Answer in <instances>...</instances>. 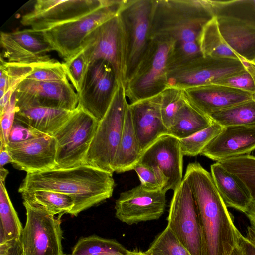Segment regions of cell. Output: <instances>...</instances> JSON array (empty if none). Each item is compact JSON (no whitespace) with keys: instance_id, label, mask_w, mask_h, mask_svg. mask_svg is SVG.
<instances>
[{"instance_id":"cell-8","label":"cell","mask_w":255,"mask_h":255,"mask_svg":"<svg viewBox=\"0 0 255 255\" xmlns=\"http://www.w3.org/2000/svg\"><path fill=\"white\" fill-rule=\"evenodd\" d=\"M98 121L77 108L67 121L52 135L57 143L56 169L85 164Z\"/></svg>"},{"instance_id":"cell-28","label":"cell","mask_w":255,"mask_h":255,"mask_svg":"<svg viewBox=\"0 0 255 255\" xmlns=\"http://www.w3.org/2000/svg\"><path fill=\"white\" fill-rule=\"evenodd\" d=\"M199 46L201 54L204 57L240 60L222 36L216 16L212 17L203 28Z\"/></svg>"},{"instance_id":"cell-44","label":"cell","mask_w":255,"mask_h":255,"mask_svg":"<svg viewBox=\"0 0 255 255\" xmlns=\"http://www.w3.org/2000/svg\"><path fill=\"white\" fill-rule=\"evenodd\" d=\"M242 255H255V230L249 227L246 236L239 234L238 244Z\"/></svg>"},{"instance_id":"cell-54","label":"cell","mask_w":255,"mask_h":255,"mask_svg":"<svg viewBox=\"0 0 255 255\" xmlns=\"http://www.w3.org/2000/svg\"></svg>"},{"instance_id":"cell-13","label":"cell","mask_w":255,"mask_h":255,"mask_svg":"<svg viewBox=\"0 0 255 255\" xmlns=\"http://www.w3.org/2000/svg\"><path fill=\"white\" fill-rule=\"evenodd\" d=\"M118 84L108 62L103 60L91 62L81 89L77 93V107L100 121L110 106Z\"/></svg>"},{"instance_id":"cell-52","label":"cell","mask_w":255,"mask_h":255,"mask_svg":"<svg viewBox=\"0 0 255 255\" xmlns=\"http://www.w3.org/2000/svg\"><path fill=\"white\" fill-rule=\"evenodd\" d=\"M246 2L255 11V0H246Z\"/></svg>"},{"instance_id":"cell-40","label":"cell","mask_w":255,"mask_h":255,"mask_svg":"<svg viewBox=\"0 0 255 255\" xmlns=\"http://www.w3.org/2000/svg\"><path fill=\"white\" fill-rule=\"evenodd\" d=\"M134 170L139 177L140 185L144 189L150 191H164L167 180L157 168L138 163Z\"/></svg>"},{"instance_id":"cell-14","label":"cell","mask_w":255,"mask_h":255,"mask_svg":"<svg viewBox=\"0 0 255 255\" xmlns=\"http://www.w3.org/2000/svg\"><path fill=\"white\" fill-rule=\"evenodd\" d=\"M107 0H38L20 22L37 31H44L85 15Z\"/></svg>"},{"instance_id":"cell-9","label":"cell","mask_w":255,"mask_h":255,"mask_svg":"<svg viewBox=\"0 0 255 255\" xmlns=\"http://www.w3.org/2000/svg\"><path fill=\"white\" fill-rule=\"evenodd\" d=\"M23 203L26 220L20 240L24 255H64L60 218L37 203Z\"/></svg>"},{"instance_id":"cell-5","label":"cell","mask_w":255,"mask_h":255,"mask_svg":"<svg viewBox=\"0 0 255 255\" xmlns=\"http://www.w3.org/2000/svg\"><path fill=\"white\" fill-rule=\"evenodd\" d=\"M128 106L125 85L120 83L108 110L98 122L85 164L112 174L114 172V160L122 136Z\"/></svg>"},{"instance_id":"cell-4","label":"cell","mask_w":255,"mask_h":255,"mask_svg":"<svg viewBox=\"0 0 255 255\" xmlns=\"http://www.w3.org/2000/svg\"><path fill=\"white\" fill-rule=\"evenodd\" d=\"M174 46L162 37L151 38L148 48L131 79L125 85L130 104L157 96L168 88V73Z\"/></svg>"},{"instance_id":"cell-33","label":"cell","mask_w":255,"mask_h":255,"mask_svg":"<svg viewBox=\"0 0 255 255\" xmlns=\"http://www.w3.org/2000/svg\"><path fill=\"white\" fill-rule=\"evenodd\" d=\"M128 251L115 240L92 235L80 238L74 247L72 255H100L113 253L124 255Z\"/></svg>"},{"instance_id":"cell-25","label":"cell","mask_w":255,"mask_h":255,"mask_svg":"<svg viewBox=\"0 0 255 255\" xmlns=\"http://www.w3.org/2000/svg\"><path fill=\"white\" fill-rule=\"evenodd\" d=\"M73 111L42 106L16 108L15 119L43 134L52 135L67 121Z\"/></svg>"},{"instance_id":"cell-31","label":"cell","mask_w":255,"mask_h":255,"mask_svg":"<svg viewBox=\"0 0 255 255\" xmlns=\"http://www.w3.org/2000/svg\"><path fill=\"white\" fill-rule=\"evenodd\" d=\"M23 199L37 203L53 215L69 214L74 206V200L70 196L61 192L39 190L21 194Z\"/></svg>"},{"instance_id":"cell-37","label":"cell","mask_w":255,"mask_h":255,"mask_svg":"<svg viewBox=\"0 0 255 255\" xmlns=\"http://www.w3.org/2000/svg\"><path fill=\"white\" fill-rule=\"evenodd\" d=\"M25 79L46 82L68 80L64 62L52 59L35 63L33 71Z\"/></svg>"},{"instance_id":"cell-6","label":"cell","mask_w":255,"mask_h":255,"mask_svg":"<svg viewBox=\"0 0 255 255\" xmlns=\"http://www.w3.org/2000/svg\"><path fill=\"white\" fill-rule=\"evenodd\" d=\"M155 0H125L118 14L126 44L125 84L133 75L151 41Z\"/></svg>"},{"instance_id":"cell-26","label":"cell","mask_w":255,"mask_h":255,"mask_svg":"<svg viewBox=\"0 0 255 255\" xmlns=\"http://www.w3.org/2000/svg\"><path fill=\"white\" fill-rule=\"evenodd\" d=\"M142 153L133 127L128 106L122 136L115 156L114 171L120 173L134 169Z\"/></svg>"},{"instance_id":"cell-30","label":"cell","mask_w":255,"mask_h":255,"mask_svg":"<svg viewBox=\"0 0 255 255\" xmlns=\"http://www.w3.org/2000/svg\"><path fill=\"white\" fill-rule=\"evenodd\" d=\"M209 117L222 127L255 126V100L216 112Z\"/></svg>"},{"instance_id":"cell-18","label":"cell","mask_w":255,"mask_h":255,"mask_svg":"<svg viewBox=\"0 0 255 255\" xmlns=\"http://www.w3.org/2000/svg\"><path fill=\"white\" fill-rule=\"evenodd\" d=\"M183 157L179 140L169 134L158 138L142 153L139 163L157 168L167 180L164 189L174 191L182 178Z\"/></svg>"},{"instance_id":"cell-49","label":"cell","mask_w":255,"mask_h":255,"mask_svg":"<svg viewBox=\"0 0 255 255\" xmlns=\"http://www.w3.org/2000/svg\"><path fill=\"white\" fill-rule=\"evenodd\" d=\"M8 171L4 167H0V181L5 182Z\"/></svg>"},{"instance_id":"cell-7","label":"cell","mask_w":255,"mask_h":255,"mask_svg":"<svg viewBox=\"0 0 255 255\" xmlns=\"http://www.w3.org/2000/svg\"><path fill=\"white\" fill-rule=\"evenodd\" d=\"M124 1L107 0L85 15L42 31L43 35L53 51L66 61L83 49L86 39L95 29L118 13Z\"/></svg>"},{"instance_id":"cell-47","label":"cell","mask_w":255,"mask_h":255,"mask_svg":"<svg viewBox=\"0 0 255 255\" xmlns=\"http://www.w3.org/2000/svg\"><path fill=\"white\" fill-rule=\"evenodd\" d=\"M245 214L250 221L251 227L255 230V200L252 201Z\"/></svg>"},{"instance_id":"cell-51","label":"cell","mask_w":255,"mask_h":255,"mask_svg":"<svg viewBox=\"0 0 255 255\" xmlns=\"http://www.w3.org/2000/svg\"><path fill=\"white\" fill-rule=\"evenodd\" d=\"M231 255H242L241 250L238 245L235 248Z\"/></svg>"},{"instance_id":"cell-43","label":"cell","mask_w":255,"mask_h":255,"mask_svg":"<svg viewBox=\"0 0 255 255\" xmlns=\"http://www.w3.org/2000/svg\"><path fill=\"white\" fill-rule=\"evenodd\" d=\"M16 113V92L12 94L7 106L0 114V138L6 144L8 143L9 135L15 120Z\"/></svg>"},{"instance_id":"cell-11","label":"cell","mask_w":255,"mask_h":255,"mask_svg":"<svg viewBox=\"0 0 255 255\" xmlns=\"http://www.w3.org/2000/svg\"><path fill=\"white\" fill-rule=\"evenodd\" d=\"M90 63L103 60L113 68L119 83H125L126 44L119 14L95 29L87 37L83 48Z\"/></svg>"},{"instance_id":"cell-36","label":"cell","mask_w":255,"mask_h":255,"mask_svg":"<svg viewBox=\"0 0 255 255\" xmlns=\"http://www.w3.org/2000/svg\"><path fill=\"white\" fill-rule=\"evenodd\" d=\"M185 102L186 99L183 90L169 87L160 93V110L162 118L168 129Z\"/></svg>"},{"instance_id":"cell-50","label":"cell","mask_w":255,"mask_h":255,"mask_svg":"<svg viewBox=\"0 0 255 255\" xmlns=\"http://www.w3.org/2000/svg\"><path fill=\"white\" fill-rule=\"evenodd\" d=\"M124 255H148L145 252H142L140 250H128L127 252Z\"/></svg>"},{"instance_id":"cell-21","label":"cell","mask_w":255,"mask_h":255,"mask_svg":"<svg viewBox=\"0 0 255 255\" xmlns=\"http://www.w3.org/2000/svg\"><path fill=\"white\" fill-rule=\"evenodd\" d=\"M5 58L9 62L32 64L51 60L53 49L42 32L25 29L9 32L3 43Z\"/></svg>"},{"instance_id":"cell-39","label":"cell","mask_w":255,"mask_h":255,"mask_svg":"<svg viewBox=\"0 0 255 255\" xmlns=\"http://www.w3.org/2000/svg\"><path fill=\"white\" fill-rule=\"evenodd\" d=\"M35 64L10 62L1 55L0 73L7 79L8 90L15 92L19 83L33 71Z\"/></svg>"},{"instance_id":"cell-16","label":"cell","mask_w":255,"mask_h":255,"mask_svg":"<svg viewBox=\"0 0 255 255\" xmlns=\"http://www.w3.org/2000/svg\"><path fill=\"white\" fill-rule=\"evenodd\" d=\"M166 193L148 191L140 185L123 192L116 201L115 216L128 225L157 220L165 209Z\"/></svg>"},{"instance_id":"cell-32","label":"cell","mask_w":255,"mask_h":255,"mask_svg":"<svg viewBox=\"0 0 255 255\" xmlns=\"http://www.w3.org/2000/svg\"><path fill=\"white\" fill-rule=\"evenodd\" d=\"M218 162L240 180L252 201L255 200V156L247 154Z\"/></svg>"},{"instance_id":"cell-41","label":"cell","mask_w":255,"mask_h":255,"mask_svg":"<svg viewBox=\"0 0 255 255\" xmlns=\"http://www.w3.org/2000/svg\"><path fill=\"white\" fill-rule=\"evenodd\" d=\"M215 84L221 85L255 94L254 80L247 69L224 78Z\"/></svg>"},{"instance_id":"cell-46","label":"cell","mask_w":255,"mask_h":255,"mask_svg":"<svg viewBox=\"0 0 255 255\" xmlns=\"http://www.w3.org/2000/svg\"><path fill=\"white\" fill-rule=\"evenodd\" d=\"M0 148V167H4L7 163H11V158L9 154L7 144L1 138Z\"/></svg>"},{"instance_id":"cell-42","label":"cell","mask_w":255,"mask_h":255,"mask_svg":"<svg viewBox=\"0 0 255 255\" xmlns=\"http://www.w3.org/2000/svg\"><path fill=\"white\" fill-rule=\"evenodd\" d=\"M44 135L45 134L27 124L15 119L9 135L8 144L22 142Z\"/></svg>"},{"instance_id":"cell-27","label":"cell","mask_w":255,"mask_h":255,"mask_svg":"<svg viewBox=\"0 0 255 255\" xmlns=\"http://www.w3.org/2000/svg\"><path fill=\"white\" fill-rule=\"evenodd\" d=\"M211 118L186 102L177 114L168 128V134L178 139L188 137L208 127Z\"/></svg>"},{"instance_id":"cell-23","label":"cell","mask_w":255,"mask_h":255,"mask_svg":"<svg viewBox=\"0 0 255 255\" xmlns=\"http://www.w3.org/2000/svg\"><path fill=\"white\" fill-rule=\"evenodd\" d=\"M216 16L227 45L241 60L252 61L255 57V19L224 14Z\"/></svg>"},{"instance_id":"cell-34","label":"cell","mask_w":255,"mask_h":255,"mask_svg":"<svg viewBox=\"0 0 255 255\" xmlns=\"http://www.w3.org/2000/svg\"><path fill=\"white\" fill-rule=\"evenodd\" d=\"M223 127L212 121L207 128L185 138L179 139L182 155L195 156L200 154L204 148L221 131Z\"/></svg>"},{"instance_id":"cell-29","label":"cell","mask_w":255,"mask_h":255,"mask_svg":"<svg viewBox=\"0 0 255 255\" xmlns=\"http://www.w3.org/2000/svg\"><path fill=\"white\" fill-rule=\"evenodd\" d=\"M0 244L20 240L23 228L9 197L5 182L0 181Z\"/></svg>"},{"instance_id":"cell-15","label":"cell","mask_w":255,"mask_h":255,"mask_svg":"<svg viewBox=\"0 0 255 255\" xmlns=\"http://www.w3.org/2000/svg\"><path fill=\"white\" fill-rule=\"evenodd\" d=\"M16 108L42 106L73 111L78 96L69 80L46 82L24 79L16 90Z\"/></svg>"},{"instance_id":"cell-10","label":"cell","mask_w":255,"mask_h":255,"mask_svg":"<svg viewBox=\"0 0 255 255\" xmlns=\"http://www.w3.org/2000/svg\"><path fill=\"white\" fill-rule=\"evenodd\" d=\"M246 69L241 60L201 56L169 69L168 87L184 90L213 84Z\"/></svg>"},{"instance_id":"cell-38","label":"cell","mask_w":255,"mask_h":255,"mask_svg":"<svg viewBox=\"0 0 255 255\" xmlns=\"http://www.w3.org/2000/svg\"><path fill=\"white\" fill-rule=\"evenodd\" d=\"M67 78L79 92L82 87L90 62L83 49L64 62Z\"/></svg>"},{"instance_id":"cell-20","label":"cell","mask_w":255,"mask_h":255,"mask_svg":"<svg viewBox=\"0 0 255 255\" xmlns=\"http://www.w3.org/2000/svg\"><path fill=\"white\" fill-rule=\"evenodd\" d=\"M254 150L255 126H229L223 127L200 154L220 162L249 154Z\"/></svg>"},{"instance_id":"cell-53","label":"cell","mask_w":255,"mask_h":255,"mask_svg":"<svg viewBox=\"0 0 255 255\" xmlns=\"http://www.w3.org/2000/svg\"><path fill=\"white\" fill-rule=\"evenodd\" d=\"M249 62V63L252 64V65L255 66V57L252 61H251L250 62Z\"/></svg>"},{"instance_id":"cell-12","label":"cell","mask_w":255,"mask_h":255,"mask_svg":"<svg viewBox=\"0 0 255 255\" xmlns=\"http://www.w3.org/2000/svg\"><path fill=\"white\" fill-rule=\"evenodd\" d=\"M167 221V226L191 255H201V230L196 205L184 177L174 191Z\"/></svg>"},{"instance_id":"cell-22","label":"cell","mask_w":255,"mask_h":255,"mask_svg":"<svg viewBox=\"0 0 255 255\" xmlns=\"http://www.w3.org/2000/svg\"><path fill=\"white\" fill-rule=\"evenodd\" d=\"M133 127L142 152L162 135L168 134L160 110V94L129 104Z\"/></svg>"},{"instance_id":"cell-48","label":"cell","mask_w":255,"mask_h":255,"mask_svg":"<svg viewBox=\"0 0 255 255\" xmlns=\"http://www.w3.org/2000/svg\"><path fill=\"white\" fill-rule=\"evenodd\" d=\"M241 61L245 64L246 69L249 71V72L252 75V76L254 80L255 83V66L252 65V64H251L247 61H243V60H241ZM254 99L255 100V94Z\"/></svg>"},{"instance_id":"cell-45","label":"cell","mask_w":255,"mask_h":255,"mask_svg":"<svg viewBox=\"0 0 255 255\" xmlns=\"http://www.w3.org/2000/svg\"><path fill=\"white\" fill-rule=\"evenodd\" d=\"M0 255H24L20 240L0 244Z\"/></svg>"},{"instance_id":"cell-24","label":"cell","mask_w":255,"mask_h":255,"mask_svg":"<svg viewBox=\"0 0 255 255\" xmlns=\"http://www.w3.org/2000/svg\"><path fill=\"white\" fill-rule=\"evenodd\" d=\"M210 170L215 186L227 207L246 213L252 199L243 183L218 162L212 164Z\"/></svg>"},{"instance_id":"cell-17","label":"cell","mask_w":255,"mask_h":255,"mask_svg":"<svg viewBox=\"0 0 255 255\" xmlns=\"http://www.w3.org/2000/svg\"><path fill=\"white\" fill-rule=\"evenodd\" d=\"M11 164L27 173L56 168L57 143L52 135H44L22 142L7 144Z\"/></svg>"},{"instance_id":"cell-1","label":"cell","mask_w":255,"mask_h":255,"mask_svg":"<svg viewBox=\"0 0 255 255\" xmlns=\"http://www.w3.org/2000/svg\"><path fill=\"white\" fill-rule=\"evenodd\" d=\"M190 185L198 212L201 255H231L240 232L220 195L210 173L198 162L188 164L184 176Z\"/></svg>"},{"instance_id":"cell-3","label":"cell","mask_w":255,"mask_h":255,"mask_svg":"<svg viewBox=\"0 0 255 255\" xmlns=\"http://www.w3.org/2000/svg\"><path fill=\"white\" fill-rule=\"evenodd\" d=\"M115 186L113 174L83 164L27 173L18 192L22 194L46 190L66 194L74 199L75 203L69 214L76 216L110 198Z\"/></svg>"},{"instance_id":"cell-35","label":"cell","mask_w":255,"mask_h":255,"mask_svg":"<svg viewBox=\"0 0 255 255\" xmlns=\"http://www.w3.org/2000/svg\"><path fill=\"white\" fill-rule=\"evenodd\" d=\"M145 253L148 255H191L167 226Z\"/></svg>"},{"instance_id":"cell-2","label":"cell","mask_w":255,"mask_h":255,"mask_svg":"<svg viewBox=\"0 0 255 255\" xmlns=\"http://www.w3.org/2000/svg\"><path fill=\"white\" fill-rule=\"evenodd\" d=\"M212 17L208 0H155L151 39L162 37L174 42L169 69L202 56L200 35Z\"/></svg>"},{"instance_id":"cell-19","label":"cell","mask_w":255,"mask_h":255,"mask_svg":"<svg viewBox=\"0 0 255 255\" xmlns=\"http://www.w3.org/2000/svg\"><path fill=\"white\" fill-rule=\"evenodd\" d=\"M183 91L186 101L208 116L255 98V94L215 84L190 88Z\"/></svg>"}]
</instances>
